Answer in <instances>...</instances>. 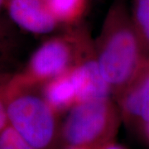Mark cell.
Listing matches in <instances>:
<instances>
[{"label": "cell", "instance_id": "12", "mask_svg": "<svg viewBox=\"0 0 149 149\" xmlns=\"http://www.w3.org/2000/svg\"><path fill=\"white\" fill-rule=\"evenodd\" d=\"M11 76L0 74V132L8 125L6 109L7 85Z\"/></svg>", "mask_w": 149, "mask_h": 149}, {"label": "cell", "instance_id": "9", "mask_svg": "<svg viewBox=\"0 0 149 149\" xmlns=\"http://www.w3.org/2000/svg\"><path fill=\"white\" fill-rule=\"evenodd\" d=\"M49 11L59 23L72 24L84 15L87 0H44Z\"/></svg>", "mask_w": 149, "mask_h": 149}, {"label": "cell", "instance_id": "7", "mask_svg": "<svg viewBox=\"0 0 149 149\" xmlns=\"http://www.w3.org/2000/svg\"><path fill=\"white\" fill-rule=\"evenodd\" d=\"M6 5L13 22L27 32L49 33L59 23L44 0H8Z\"/></svg>", "mask_w": 149, "mask_h": 149}, {"label": "cell", "instance_id": "4", "mask_svg": "<svg viewBox=\"0 0 149 149\" xmlns=\"http://www.w3.org/2000/svg\"><path fill=\"white\" fill-rule=\"evenodd\" d=\"M91 48L86 33L80 30L51 38L32 54L26 69L17 76L27 84L43 85L71 69Z\"/></svg>", "mask_w": 149, "mask_h": 149}, {"label": "cell", "instance_id": "6", "mask_svg": "<svg viewBox=\"0 0 149 149\" xmlns=\"http://www.w3.org/2000/svg\"><path fill=\"white\" fill-rule=\"evenodd\" d=\"M92 47L70 70L76 90V104L109 99L111 88L102 74Z\"/></svg>", "mask_w": 149, "mask_h": 149}, {"label": "cell", "instance_id": "5", "mask_svg": "<svg viewBox=\"0 0 149 149\" xmlns=\"http://www.w3.org/2000/svg\"><path fill=\"white\" fill-rule=\"evenodd\" d=\"M123 121L143 130L149 122V56L139 74L116 98Z\"/></svg>", "mask_w": 149, "mask_h": 149}, {"label": "cell", "instance_id": "11", "mask_svg": "<svg viewBox=\"0 0 149 149\" xmlns=\"http://www.w3.org/2000/svg\"><path fill=\"white\" fill-rule=\"evenodd\" d=\"M0 149H36L8 125L0 132Z\"/></svg>", "mask_w": 149, "mask_h": 149}, {"label": "cell", "instance_id": "3", "mask_svg": "<svg viewBox=\"0 0 149 149\" xmlns=\"http://www.w3.org/2000/svg\"><path fill=\"white\" fill-rule=\"evenodd\" d=\"M121 119L109 98L77 103L61 127V143L64 148L100 149L113 142Z\"/></svg>", "mask_w": 149, "mask_h": 149}, {"label": "cell", "instance_id": "10", "mask_svg": "<svg viewBox=\"0 0 149 149\" xmlns=\"http://www.w3.org/2000/svg\"><path fill=\"white\" fill-rule=\"evenodd\" d=\"M131 18L144 50L149 55V0H133Z\"/></svg>", "mask_w": 149, "mask_h": 149}, {"label": "cell", "instance_id": "13", "mask_svg": "<svg viewBox=\"0 0 149 149\" xmlns=\"http://www.w3.org/2000/svg\"><path fill=\"white\" fill-rule=\"evenodd\" d=\"M100 149H126L125 148H123L121 145H118V144L115 143L114 142H112L110 143L107 144L105 146H104L103 148Z\"/></svg>", "mask_w": 149, "mask_h": 149}, {"label": "cell", "instance_id": "1", "mask_svg": "<svg viewBox=\"0 0 149 149\" xmlns=\"http://www.w3.org/2000/svg\"><path fill=\"white\" fill-rule=\"evenodd\" d=\"M95 51L102 74L117 98L149 56L122 2L115 3L108 12Z\"/></svg>", "mask_w": 149, "mask_h": 149}, {"label": "cell", "instance_id": "15", "mask_svg": "<svg viewBox=\"0 0 149 149\" xmlns=\"http://www.w3.org/2000/svg\"><path fill=\"white\" fill-rule=\"evenodd\" d=\"M7 1H8V0H0V11H1V9L6 5Z\"/></svg>", "mask_w": 149, "mask_h": 149}, {"label": "cell", "instance_id": "14", "mask_svg": "<svg viewBox=\"0 0 149 149\" xmlns=\"http://www.w3.org/2000/svg\"><path fill=\"white\" fill-rule=\"evenodd\" d=\"M143 132L144 134H145V136H146V138H147V140H148V142L149 143V122L145 125Z\"/></svg>", "mask_w": 149, "mask_h": 149}, {"label": "cell", "instance_id": "16", "mask_svg": "<svg viewBox=\"0 0 149 149\" xmlns=\"http://www.w3.org/2000/svg\"><path fill=\"white\" fill-rule=\"evenodd\" d=\"M64 149H83V148H75V147H66V148H64Z\"/></svg>", "mask_w": 149, "mask_h": 149}, {"label": "cell", "instance_id": "8", "mask_svg": "<svg viewBox=\"0 0 149 149\" xmlns=\"http://www.w3.org/2000/svg\"><path fill=\"white\" fill-rule=\"evenodd\" d=\"M70 70L42 85L46 100L58 114L71 109L76 104V90Z\"/></svg>", "mask_w": 149, "mask_h": 149}, {"label": "cell", "instance_id": "2", "mask_svg": "<svg viewBox=\"0 0 149 149\" xmlns=\"http://www.w3.org/2000/svg\"><path fill=\"white\" fill-rule=\"evenodd\" d=\"M41 86L11 76L6 91L8 125L36 149H56L61 143L59 114L46 100Z\"/></svg>", "mask_w": 149, "mask_h": 149}]
</instances>
